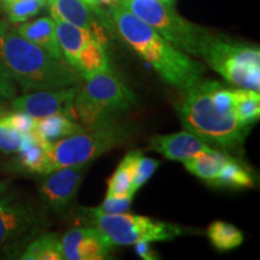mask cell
<instances>
[{"mask_svg": "<svg viewBox=\"0 0 260 260\" xmlns=\"http://www.w3.org/2000/svg\"><path fill=\"white\" fill-rule=\"evenodd\" d=\"M177 113L188 132L224 152H240L249 132L234 110L233 89L214 80L201 79L181 89Z\"/></svg>", "mask_w": 260, "mask_h": 260, "instance_id": "obj_1", "label": "cell"}, {"mask_svg": "<svg viewBox=\"0 0 260 260\" xmlns=\"http://www.w3.org/2000/svg\"><path fill=\"white\" fill-rule=\"evenodd\" d=\"M110 18L123 41L170 86L184 89L203 79V64L162 38L121 3L110 8Z\"/></svg>", "mask_w": 260, "mask_h": 260, "instance_id": "obj_2", "label": "cell"}, {"mask_svg": "<svg viewBox=\"0 0 260 260\" xmlns=\"http://www.w3.org/2000/svg\"><path fill=\"white\" fill-rule=\"evenodd\" d=\"M0 63L23 92L59 89L80 84L81 76L67 61L58 60L0 21Z\"/></svg>", "mask_w": 260, "mask_h": 260, "instance_id": "obj_3", "label": "cell"}, {"mask_svg": "<svg viewBox=\"0 0 260 260\" xmlns=\"http://www.w3.org/2000/svg\"><path fill=\"white\" fill-rule=\"evenodd\" d=\"M136 104L134 92L111 69L86 79L75 95L71 118L83 126L112 121Z\"/></svg>", "mask_w": 260, "mask_h": 260, "instance_id": "obj_4", "label": "cell"}, {"mask_svg": "<svg viewBox=\"0 0 260 260\" xmlns=\"http://www.w3.org/2000/svg\"><path fill=\"white\" fill-rule=\"evenodd\" d=\"M130 136V126L116 119L98 125L84 126L81 132L48 145L50 172L58 168L90 162L106 152L125 144Z\"/></svg>", "mask_w": 260, "mask_h": 260, "instance_id": "obj_5", "label": "cell"}, {"mask_svg": "<svg viewBox=\"0 0 260 260\" xmlns=\"http://www.w3.org/2000/svg\"><path fill=\"white\" fill-rule=\"evenodd\" d=\"M79 219L99 229L113 246H133L141 241H170L187 233L177 224L130 212L104 213L96 207L80 209Z\"/></svg>", "mask_w": 260, "mask_h": 260, "instance_id": "obj_6", "label": "cell"}, {"mask_svg": "<svg viewBox=\"0 0 260 260\" xmlns=\"http://www.w3.org/2000/svg\"><path fill=\"white\" fill-rule=\"evenodd\" d=\"M121 4L184 53L201 57L205 42L211 34L207 29L178 15L172 3L164 0H121Z\"/></svg>", "mask_w": 260, "mask_h": 260, "instance_id": "obj_7", "label": "cell"}, {"mask_svg": "<svg viewBox=\"0 0 260 260\" xmlns=\"http://www.w3.org/2000/svg\"><path fill=\"white\" fill-rule=\"evenodd\" d=\"M211 69L240 88L260 89V51L254 45L210 35L201 57Z\"/></svg>", "mask_w": 260, "mask_h": 260, "instance_id": "obj_8", "label": "cell"}, {"mask_svg": "<svg viewBox=\"0 0 260 260\" xmlns=\"http://www.w3.org/2000/svg\"><path fill=\"white\" fill-rule=\"evenodd\" d=\"M45 228V217L30 201L16 193L0 194V248L18 247Z\"/></svg>", "mask_w": 260, "mask_h": 260, "instance_id": "obj_9", "label": "cell"}, {"mask_svg": "<svg viewBox=\"0 0 260 260\" xmlns=\"http://www.w3.org/2000/svg\"><path fill=\"white\" fill-rule=\"evenodd\" d=\"M90 162L58 168L38 188L41 203L53 212H63L76 198Z\"/></svg>", "mask_w": 260, "mask_h": 260, "instance_id": "obj_10", "label": "cell"}, {"mask_svg": "<svg viewBox=\"0 0 260 260\" xmlns=\"http://www.w3.org/2000/svg\"><path fill=\"white\" fill-rule=\"evenodd\" d=\"M80 84L59 89H45L25 92L11 99V109L40 119L52 115H67L71 117L75 95Z\"/></svg>", "mask_w": 260, "mask_h": 260, "instance_id": "obj_11", "label": "cell"}, {"mask_svg": "<svg viewBox=\"0 0 260 260\" xmlns=\"http://www.w3.org/2000/svg\"><path fill=\"white\" fill-rule=\"evenodd\" d=\"M67 260H102L109 258L113 243L96 228L87 225L68 230L60 239Z\"/></svg>", "mask_w": 260, "mask_h": 260, "instance_id": "obj_12", "label": "cell"}, {"mask_svg": "<svg viewBox=\"0 0 260 260\" xmlns=\"http://www.w3.org/2000/svg\"><path fill=\"white\" fill-rule=\"evenodd\" d=\"M50 6L51 16H57L76 27L87 29L95 40L107 45L105 29L109 27V19L104 12L96 11L83 0H46Z\"/></svg>", "mask_w": 260, "mask_h": 260, "instance_id": "obj_13", "label": "cell"}, {"mask_svg": "<svg viewBox=\"0 0 260 260\" xmlns=\"http://www.w3.org/2000/svg\"><path fill=\"white\" fill-rule=\"evenodd\" d=\"M149 146L153 151L175 161H184L212 148L188 130L174 134L152 136L149 139Z\"/></svg>", "mask_w": 260, "mask_h": 260, "instance_id": "obj_14", "label": "cell"}, {"mask_svg": "<svg viewBox=\"0 0 260 260\" xmlns=\"http://www.w3.org/2000/svg\"><path fill=\"white\" fill-rule=\"evenodd\" d=\"M16 30L21 37L46 51L53 58L65 61L58 44L56 22L52 17H41L31 22H23Z\"/></svg>", "mask_w": 260, "mask_h": 260, "instance_id": "obj_15", "label": "cell"}, {"mask_svg": "<svg viewBox=\"0 0 260 260\" xmlns=\"http://www.w3.org/2000/svg\"><path fill=\"white\" fill-rule=\"evenodd\" d=\"M51 17L56 22L58 44H59L64 59L70 67L76 70L77 59H79L81 50L87 42L94 39V37L87 29L76 27L57 16H51Z\"/></svg>", "mask_w": 260, "mask_h": 260, "instance_id": "obj_16", "label": "cell"}, {"mask_svg": "<svg viewBox=\"0 0 260 260\" xmlns=\"http://www.w3.org/2000/svg\"><path fill=\"white\" fill-rule=\"evenodd\" d=\"M47 142L42 141L35 133L27 134L23 145L17 152L16 167L28 174H50V164L47 155Z\"/></svg>", "mask_w": 260, "mask_h": 260, "instance_id": "obj_17", "label": "cell"}, {"mask_svg": "<svg viewBox=\"0 0 260 260\" xmlns=\"http://www.w3.org/2000/svg\"><path fill=\"white\" fill-rule=\"evenodd\" d=\"M232 158L233 157L228 152L211 148L210 151L194 155V157L182 162H183L187 171H189L191 175L210 184L214 178L218 176L224 164Z\"/></svg>", "mask_w": 260, "mask_h": 260, "instance_id": "obj_18", "label": "cell"}, {"mask_svg": "<svg viewBox=\"0 0 260 260\" xmlns=\"http://www.w3.org/2000/svg\"><path fill=\"white\" fill-rule=\"evenodd\" d=\"M83 128V125H81L71 117L59 113V115H52L38 119L34 133L42 141L53 144V142L59 141L60 139L81 132Z\"/></svg>", "mask_w": 260, "mask_h": 260, "instance_id": "obj_19", "label": "cell"}, {"mask_svg": "<svg viewBox=\"0 0 260 260\" xmlns=\"http://www.w3.org/2000/svg\"><path fill=\"white\" fill-rule=\"evenodd\" d=\"M110 69L109 57L106 53V46L100 44L95 39L87 42L82 47L79 59H77L76 71L81 79H88L100 71Z\"/></svg>", "mask_w": 260, "mask_h": 260, "instance_id": "obj_20", "label": "cell"}, {"mask_svg": "<svg viewBox=\"0 0 260 260\" xmlns=\"http://www.w3.org/2000/svg\"><path fill=\"white\" fill-rule=\"evenodd\" d=\"M140 154H141L140 151H133L129 152L122 159V161L118 164L112 176L107 180L106 197L124 198L128 197V195H133L130 193V187H132L133 177H134L135 174L136 161H138Z\"/></svg>", "mask_w": 260, "mask_h": 260, "instance_id": "obj_21", "label": "cell"}, {"mask_svg": "<svg viewBox=\"0 0 260 260\" xmlns=\"http://www.w3.org/2000/svg\"><path fill=\"white\" fill-rule=\"evenodd\" d=\"M23 260H61L60 239L54 233H41L34 236L25 245L24 251L21 253Z\"/></svg>", "mask_w": 260, "mask_h": 260, "instance_id": "obj_22", "label": "cell"}, {"mask_svg": "<svg viewBox=\"0 0 260 260\" xmlns=\"http://www.w3.org/2000/svg\"><path fill=\"white\" fill-rule=\"evenodd\" d=\"M210 186L218 188H234V189H242V188L254 187V178L247 169L240 164L235 158L228 160L222 170Z\"/></svg>", "mask_w": 260, "mask_h": 260, "instance_id": "obj_23", "label": "cell"}, {"mask_svg": "<svg viewBox=\"0 0 260 260\" xmlns=\"http://www.w3.org/2000/svg\"><path fill=\"white\" fill-rule=\"evenodd\" d=\"M234 110L241 124L249 126L259 121L260 117V94L256 90L239 88L233 89Z\"/></svg>", "mask_w": 260, "mask_h": 260, "instance_id": "obj_24", "label": "cell"}, {"mask_svg": "<svg viewBox=\"0 0 260 260\" xmlns=\"http://www.w3.org/2000/svg\"><path fill=\"white\" fill-rule=\"evenodd\" d=\"M207 237L217 251L225 252L242 245L243 234L233 224L216 220L207 228Z\"/></svg>", "mask_w": 260, "mask_h": 260, "instance_id": "obj_25", "label": "cell"}, {"mask_svg": "<svg viewBox=\"0 0 260 260\" xmlns=\"http://www.w3.org/2000/svg\"><path fill=\"white\" fill-rule=\"evenodd\" d=\"M0 3L10 23L27 22L47 5L46 0H0Z\"/></svg>", "mask_w": 260, "mask_h": 260, "instance_id": "obj_26", "label": "cell"}, {"mask_svg": "<svg viewBox=\"0 0 260 260\" xmlns=\"http://www.w3.org/2000/svg\"><path fill=\"white\" fill-rule=\"evenodd\" d=\"M159 164H160V162L155 160V159L145 157L142 153L140 154V157L138 158V161H136L135 174H134V177H133L132 187H130V193L135 195L136 191L144 186L149 178L153 176V174L158 169Z\"/></svg>", "mask_w": 260, "mask_h": 260, "instance_id": "obj_27", "label": "cell"}, {"mask_svg": "<svg viewBox=\"0 0 260 260\" xmlns=\"http://www.w3.org/2000/svg\"><path fill=\"white\" fill-rule=\"evenodd\" d=\"M24 138V134L0 119V151L4 153H17L23 145Z\"/></svg>", "mask_w": 260, "mask_h": 260, "instance_id": "obj_28", "label": "cell"}, {"mask_svg": "<svg viewBox=\"0 0 260 260\" xmlns=\"http://www.w3.org/2000/svg\"><path fill=\"white\" fill-rule=\"evenodd\" d=\"M0 119L24 135L34 133L38 122L37 118L21 111H14L12 113H9V115L6 113V115L0 117Z\"/></svg>", "mask_w": 260, "mask_h": 260, "instance_id": "obj_29", "label": "cell"}, {"mask_svg": "<svg viewBox=\"0 0 260 260\" xmlns=\"http://www.w3.org/2000/svg\"><path fill=\"white\" fill-rule=\"evenodd\" d=\"M134 197L128 195L124 198H110L106 197L105 200L96 209L104 213H125L129 212Z\"/></svg>", "mask_w": 260, "mask_h": 260, "instance_id": "obj_30", "label": "cell"}, {"mask_svg": "<svg viewBox=\"0 0 260 260\" xmlns=\"http://www.w3.org/2000/svg\"><path fill=\"white\" fill-rule=\"evenodd\" d=\"M16 94H17V87L14 77L5 69L4 65L0 63V98L12 99Z\"/></svg>", "mask_w": 260, "mask_h": 260, "instance_id": "obj_31", "label": "cell"}, {"mask_svg": "<svg viewBox=\"0 0 260 260\" xmlns=\"http://www.w3.org/2000/svg\"><path fill=\"white\" fill-rule=\"evenodd\" d=\"M135 252L140 258L144 260L159 259V256L157 253H155L153 247L151 246V242L148 241H141V242L135 243Z\"/></svg>", "mask_w": 260, "mask_h": 260, "instance_id": "obj_32", "label": "cell"}, {"mask_svg": "<svg viewBox=\"0 0 260 260\" xmlns=\"http://www.w3.org/2000/svg\"><path fill=\"white\" fill-rule=\"evenodd\" d=\"M9 189V182H0V194L5 193Z\"/></svg>", "mask_w": 260, "mask_h": 260, "instance_id": "obj_33", "label": "cell"}, {"mask_svg": "<svg viewBox=\"0 0 260 260\" xmlns=\"http://www.w3.org/2000/svg\"><path fill=\"white\" fill-rule=\"evenodd\" d=\"M8 113V109H6L5 104L0 100V117H3L4 115H6Z\"/></svg>", "mask_w": 260, "mask_h": 260, "instance_id": "obj_34", "label": "cell"}, {"mask_svg": "<svg viewBox=\"0 0 260 260\" xmlns=\"http://www.w3.org/2000/svg\"><path fill=\"white\" fill-rule=\"evenodd\" d=\"M2 11H3V8H2V3H0V14H2Z\"/></svg>", "mask_w": 260, "mask_h": 260, "instance_id": "obj_35", "label": "cell"}]
</instances>
